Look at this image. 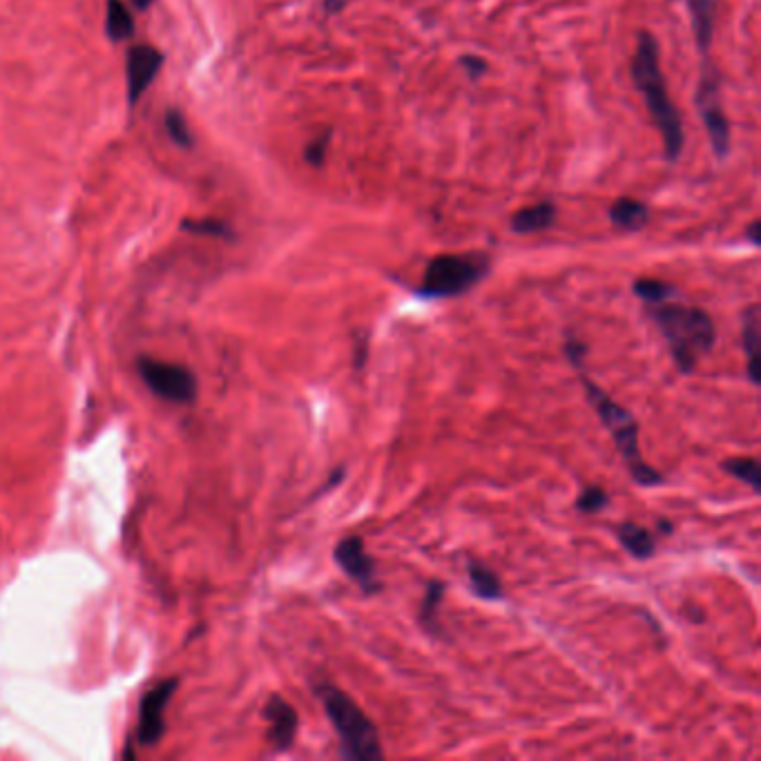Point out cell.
<instances>
[{
	"instance_id": "cell-1",
	"label": "cell",
	"mask_w": 761,
	"mask_h": 761,
	"mask_svg": "<svg viewBox=\"0 0 761 761\" xmlns=\"http://www.w3.org/2000/svg\"><path fill=\"white\" fill-rule=\"evenodd\" d=\"M630 72L634 85L641 90L645 105H648L652 121L657 123L661 132L663 146H666V159L677 161L683 150V143H686V134H683L681 117L677 108H674V103L670 101L666 79H663L659 43L650 32H639Z\"/></svg>"
},
{
	"instance_id": "cell-2",
	"label": "cell",
	"mask_w": 761,
	"mask_h": 761,
	"mask_svg": "<svg viewBox=\"0 0 761 761\" xmlns=\"http://www.w3.org/2000/svg\"><path fill=\"white\" fill-rule=\"evenodd\" d=\"M652 320L657 322L672 351L681 373H692L701 358L712 351L717 342V329L712 317L697 306L686 304H652L648 306Z\"/></svg>"
},
{
	"instance_id": "cell-3",
	"label": "cell",
	"mask_w": 761,
	"mask_h": 761,
	"mask_svg": "<svg viewBox=\"0 0 761 761\" xmlns=\"http://www.w3.org/2000/svg\"><path fill=\"white\" fill-rule=\"evenodd\" d=\"M581 384L585 389V396L590 400L596 416L601 418L605 429L610 431V436L616 442V449L621 451V456L628 465L632 478L637 480L643 487H654L663 483V476L657 469L650 467L643 460L641 447H639V422L632 413L621 407L619 402H614L608 393H605L599 384L592 382L585 373H581Z\"/></svg>"
},
{
	"instance_id": "cell-4",
	"label": "cell",
	"mask_w": 761,
	"mask_h": 761,
	"mask_svg": "<svg viewBox=\"0 0 761 761\" xmlns=\"http://www.w3.org/2000/svg\"><path fill=\"white\" fill-rule=\"evenodd\" d=\"M317 697L322 699L326 717L340 735L346 757L358 761H380L384 757L378 728L346 692L331 683H322L317 686Z\"/></svg>"
},
{
	"instance_id": "cell-5",
	"label": "cell",
	"mask_w": 761,
	"mask_h": 761,
	"mask_svg": "<svg viewBox=\"0 0 761 761\" xmlns=\"http://www.w3.org/2000/svg\"><path fill=\"white\" fill-rule=\"evenodd\" d=\"M489 268V257L480 253L438 255L429 262L418 295L427 300H449V297L465 295L483 282Z\"/></svg>"
},
{
	"instance_id": "cell-6",
	"label": "cell",
	"mask_w": 761,
	"mask_h": 761,
	"mask_svg": "<svg viewBox=\"0 0 761 761\" xmlns=\"http://www.w3.org/2000/svg\"><path fill=\"white\" fill-rule=\"evenodd\" d=\"M137 371L141 380L154 396L172 402V404H192L199 396V380L188 366L154 360V358H139Z\"/></svg>"
},
{
	"instance_id": "cell-7",
	"label": "cell",
	"mask_w": 761,
	"mask_h": 761,
	"mask_svg": "<svg viewBox=\"0 0 761 761\" xmlns=\"http://www.w3.org/2000/svg\"><path fill=\"white\" fill-rule=\"evenodd\" d=\"M697 108L703 125H706L712 152H715L719 159H726L730 152V123L724 112V105H721L717 72L703 74L697 92Z\"/></svg>"
},
{
	"instance_id": "cell-8",
	"label": "cell",
	"mask_w": 761,
	"mask_h": 761,
	"mask_svg": "<svg viewBox=\"0 0 761 761\" xmlns=\"http://www.w3.org/2000/svg\"><path fill=\"white\" fill-rule=\"evenodd\" d=\"M177 686H179L177 677L166 679L157 683L152 690H148L146 697L141 699L139 728H137L141 746H154L163 737V732H166V710L172 695H175Z\"/></svg>"
},
{
	"instance_id": "cell-9",
	"label": "cell",
	"mask_w": 761,
	"mask_h": 761,
	"mask_svg": "<svg viewBox=\"0 0 761 761\" xmlns=\"http://www.w3.org/2000/svg\"><path fill=\"white\" fill-rule=\"evenodd\" d=\"M335 563L342 567V572L349 576L351 581L360 585L364 594H378L382 592V583L378 581V570H375V561L366 554L362 536H346L337 543L333 552Z\"/></svg>"
},
{
	"instance_id": "cell-10",
	"label": "cell",
	"mask_w": 761,
	"mask_h": 761,
	"mask_svg": "<svg viewBox=\"0 0 761 761\" xmlns=\"http://www.w3.org/2000/svg\"><path fill=\"white\" fill-rule=\"evenodd\" d=\"M161 65L163 54L152 45H134L128 52L125 70H128V99L132 105L139 103L143 92L157 79Z\"/></svg>"
},
{
	"instance_id": "cell-11",
	"label": "cell",
	"mask_w": 761,
	"mask_h": 761,
	"mask_svg": "<svg viewBox=\"0 0 761 761\" xmlns=\"http://www.w3.org/2000/svg\"><path fill=\"white\" fill-rule=\"evenodd\" d=\"M264 717L268 721V739H271L275 750L284 753V750H288L295 744L300 717H297V712L291 703L279 695H273L271 699H268L264 708Z\"/></svg>"
},
{
	"instance_id": "cell-12",
	"label": "cell",
	"mask_w": 761,
	"mask_h": 761,
	"mask_svg": "<svg viewBox=\"0 0 761 761\" xmlns=\"http://www.w3.org/2000/svg\"><path fill=\"white\" fill-rule=\"evenodd\" d=\"M741 342L748 355V378L759 384V346H761V315L759 306L750 304L741 317Z\"/></svg>"
},
{
	"instance_id": "cell-13",
	"label": "cell",
	"mask_w": 761,
	"mask_h": 761,
	"mask_svg": "<svg viewBox=\"0 0 761 761\" xmlns=\"http://www.w3.org/2000/svg\"><path fill=\"white\" fill-rule=\"evenodd\" d=\"M556 221V206L552 201H541L536 206H527L512 217V230L518 235H534L552 228Z\"/></svg>"
},
{
	"instance_id": "cell-14",
	"label": "cell",
	"mask_w": 761,
	"mask_h": 761,
	"mask_svg": "<svg viewBox=\"0 0 761 761\" xmlns=\"http://www.w3.org/2000/svg\"><path fill=\"white\" fill-rule=\"evenodd\" d=\"M610 219L616 228L630 230V233H634V230L645 228V224L650 221V208L639 199L621 197L612 204Z\"/></svg>"
},
{
	"instance_id": "cell-15",
	"label": "cell",
	"mask_w": 761,
	"mask_h": 761,
	"mask_svg": "<svg viewBox=\"0 0 761 761\" xmlns=\"http://www.w3.org/2000/svg\"><path fill=\"white\" fill-rule=\"evenodd\" d=\"M616 538H619V543L625 547V552L634 558H639V561L650 558L654 554V549H657V545H654V536L648 532V529L637 523H621L619 527H616Z\"/></svg>"
},
{
	"instance_id": "cell-16",
	"label": "cell",
	"mask_w": 761,
	"mask_h": 761,
	"mask_svg": "<svg viewBox=\"0 0 761 761\" xmlns=\"http://www.w3.org/2000/svg\"><path fill=\"white\" fill-rule=\"evenodd\" d=\"M692 14V30L701 52L710 50L712 27H715V0H688Z\"/></svg>"
},
{
	"instance_id": "cell-17",
	"label": "cell",
	"mask_w": 761,
	"mask_h": 761,
	"mask_svg": "<svg viewBox=\"0 0 761 761\" xmlns=\"http://www.w3.org/2000/svg\"><path fill=\"white\" fill-rule=\"evenodd\" d=\"M467 574H469L471 590H474L480 599H485V601L503 599V594H505L503 583H500L498 574L494 570H489V567H485L483 563H478V561H471L467 567Z\"/></svg>"
},
{
	"instance_id": "cell-18",
	"label": "cell",
	"mask_w": 761,
	"mask_h": 761,
	"mask_svg": "<svg viewBox=\"0 0 761 761\" xmlns=\"http://www.w3.org/2000/svg\"><path fill=\"white\" fill-rule=\"evenodd\" d=\"M105 32L114 43L128 41L134 34L132 14L123 0H108V5H105Z\"/></svg>"
},
{
	"instance_id": "cell-19",
	"label": "cell",
	"mask_w": 761,
	"mask_h": 761,
	"mask_svg": "<svg viewBox=\"0 0 761 761\" xmlns=\"http://www.w3.org/2000/svg\"><path fill=\"white\" fill-rule=\"evenodd\" d=\"M721 469H724L726 474L741 480V483L750 485V489H753L755 494L761 491V467L757 458H732V460L721 462Z\"/></svg>"
},
{
	"instance_id": "cell-20",
	"label": "cell",
	"mask_w": 761,
	"mask_h": 761,
	"mask_svg": "<svg viewBox=\"0 0 761 761\" xmlns=\"http://www.w3.org/2000/svg\"><path fill=\"white\" fill-rule=\"evenodd\" d=\"M442 596H445V583L442 581H431L427 585L425 599H422L420 605V623L425 625L429 632H438V608L442 603Z\"/></svg>"
},
{
	"instance_id": "cell-21",
	"label": "cell",
	"mask_w": 761,
	"mask_h": 761,
	"mask_svg": "<svg viewBox=\"0 0 761 761\" xmlns=\"http://www.w3.org/2000/svg\"><path fill=\"white\" fill-rule=\"evenodd\" d=\"M183 230H188L190 235H201V237H215V239H233V228H230L226 221L215 219V217H206V219H188L181 224Z\"/></svg>"
},
{
	"instance_id": "cell-22",
	"label": "cell",
	"mask_w": 761,
	"mask_h": 761,
	"mask_svg": "<svg viewBox=\"0 0 761 761\" xmlns=\"http://www.w3.org/2000/svg\"><path fill=\"white\" fill-rule=\"evenodd\" d=\"M634 295L641 297V300L652 306V304H661V302H668L670 297L674 295V288L666 282H661V279H639V282H634Z\"/></svg>"
},
{
	"instance_id": "cell-23",
	"label": "cell",
	"mask_w": 761,
	"mask_h": 761,
	"mask_svg": "<svg viewBox=\"0 0 761 761\" xmlns=\"http://www.w3.org/2000/svg\"><path fill=\"white\" fill-rule=\"evenodd\" d=\"M608 505H610L608 491H605L603 487H596V485L585 487L579 494V498H576V509H579L581 514L603 512V509Z\"/></svg>"
},
{
	"instance_id": "cell-24",
	"label": "cell",
	"mask_w": 761,
	"mask_h": 761,
	"mask_svg": "<svg viewBox=\"0 0 761 761\" xmlns=\"http://www.w3.org/2000/svg\"><path fill=\"white\" fill-rule=\"evenodd\" d=\"M166 128H168L170 139L175 141L179 148H192L195 139H192V132L188 128L186 117H183L179 110L172 108L166 112Z\"/></svg>"
},
{
	"instance_id": "cell-25",
	"label": "cell",
	"mask_w": 761,
	"mask_h": 761,
	"mask_svg": "<svg viewBox=\"0 0 761 761\" xmlns=\"http://www.w3.org/2000/svg\"><path fill=\"white\" fill-rule=\"evenodd\" d=\"M331 137H333V132L324 130L320 137H315L311 143H308L306 150H304V159L308 161V166H313V168L324 166L326 152H329V146H331Z\"/></svg>"
},
{
	"instance_id": "cell-26",
	"label": "cell",
	"mask_w": 761,
	"mask_h": 761,
	"mask_svg": "<svg viewBox=\"0 0 761 761\" xmlns=\"http://www.w3.org/2000/svg\"><path fill=\"white\" fill-rule=\"evenodd\" d=\"M460 65L465 67L471 79H480V76H483L487 72V61L483 59V56L467 54V56H462V59H460Z\"/></svg>"
},
{
	"instance_id": "cell-27",
	"label": "cell",
	"mask_w": 761,
	"mask_h": 761,
	"mask_svg": "<svg viewBox=\"0 0 761 761\" xmlns=\"http://www.w3.org/2000/svg\"><path fill=\"white\" fill-rule=\"evenodd\" d=\"M565 355H567V358H570V362H572L574 366L583 364V360H585V344L576 340V337H567V342H565Z\"/></svg>"
},
{
	"instance_id": "cell-28",
	"label": "cell",
	"mask_w": 761,
	"mask_h": 761,
	"mask_svg": "<svg viewBox=\"0 0 761 761\" xmlns=\"http://www.w3.org/2000/svg\"><path fill=\"white\" fill-rule=\"evenodd\" d=\"M346 5H349V0H324V12L326 14H340Z\"/></svg>"
},
{
	"instance_id": "cell-29",
	"label": "cell",
	"mask_w": 761,
	"mask_h": 761,
	"mask_svg": "<svg viewBox=\"0 0 761 761\" xmlns=\"http://www.w3.org/2000/svg\"><path fill=\"white\" fill-rule=\"evenodd\" d=\"M746 237L750 239V244H753V246H759V221H757V219L753 221V224H750Z\"/></svg>"
},
{
	"instance_id": "cell-30",
	"label": "cell",
	"mask_w": 761,
	"mask_h": 761,
	"mask_svg": "<svg viewBox=\"0 0 761 761\" xmlns=\"http://www.w3.org/2000/svg\"><path fill=\"white\" fill-rule=\"evenodd\" d=\"M132 3H134V5H137L139 9H146V7H150V3H152V0H132Z\"/></svg>"
}]
</instances>
